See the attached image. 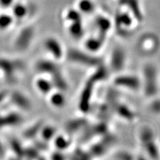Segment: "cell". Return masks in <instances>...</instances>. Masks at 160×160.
<instances>
[{"label": "cell", "instance_id": "obj_11", "mask_svg": "<svg viewBox=\"0 0 160 160\" xmlns=\"http://www.w3.org/2000/svg\"><path fill=\"white\" fill-rule=\"evenodd\" d=\"M44 47L48 53L56 61L61 60L65 57V52L63 46L57 38L52 37L47 38L44 42Z\"/></svg>", "mask_w": 160, "mask_h": 160}, {"label": "cell", "instance_id": "obj_20", "mask_svg": "<svg viewBox=\"0 0 160 160\" xmlns=\"http://www.w3.org/2000/svg\"><path fill=\"white\" fill-rule=\"evenodd\" d=\"M35 87L38 91L41 94L48 96L51 92L54 89L53 83L51 79H48L47 77H39L35 80Z\"/></svg>", "mask_w": 160, "mask_h": 160}, {"label": "cell", "instance_id": "obj_42", "mask_svg": "<svg viewBox=\"0 0 160 160\" xmlns=\"http://www.w3.org/2000/svg\"><path fill=\"white\" fill-rule=\"evenodd\" d=\"M10 92L8 91H6V90H2V91H0V103H2L4 102V100L6 99V98L9 97Z\"/></svg>", "mask_w": 160, "mask_h": 160}, {"label": "cell", "instance_id": "obj_16", "mask_svg": "<svg viewBox=\"0 0 160 160\" xmlns=\"http://www.w3.org/2000/svg\"><path fill=\"white\" fill-rule=\"evenodd\" d=\"M22 120V116L17 112L12 111L5 114H0V129L15 127L20 125Z\"/></svg>", "mask_w": 160, "mask_h": 160}, {"label": "cell", "instance_id": "obj_22", "mask_svg": "<svg viewBox=\"0 0 160 160\" xmlns=\"http://www.w3.org/2000/svg\"><path fill=\"white\" fill-rule=\"evenodd\" d=\"M45 122L42 119L37 120V122L31 124L27 128L24 130L22 136L25 139L28 140H33L39 135L40 131Z\"/></svg>", "mask_w": 160, "mask_h": 160}, {"label": "cell", "instance_id": "obj_12", "mask_svg": "<svg viewBox=\"0 0 160 160\" xmlns=\"http://www.w3.org/2000/svg\"><path fill=\"white\" fill-rule=\"evenodd\" d=\"M126 64V54L120 47H116L111 51L110 57V67L115 72H120L124 69Z\"/></svg>", "mask_w": 160, "mask_h": 160}, {"label": "cell", "instance_id": "obj_38", "mask_svg": "<svg viewBox=\"0 0 160 160\" xmlns=\"http://www.w3.org/2000/svg\"><path fill=\"white\" fill-rule=\"evenodd\" d=\"M48 143L47 142L44 141L42 139H40V140H36V142L33 144V146L37 148L38 151L39 152L41 151H47L48 149Z\"/></svg>", "mask_w": 160, "mask_h": 160}, {"label": "cell", "instance_id": "obj_18", "mask_svg": "<svg viewBox=\"0 0 160 160\" xmlns=\"http://www.w3.org/2000/svg\"><path fill=\"white\" fill-rule=\"evenodd\" d=\"M114 113L118 117L127 122H133L137 118V114L134 111L125 103L119 102L114 108Z\"/></svg>", "mask_w": 160, "mask_h": 160}, {"label": "cell", "instance_id": "obj_35", "mask_svg": "<svg viewBox=\"0 0 160 160\" xmlns=\"http://www.w3.org/2000/svg\"><path fill=\"white\" fill-rule=\"evenodd\" d=\"M13 16L9 14H3L0 15V30H6L13 25Z\"/></svg>", "mask_w": 160, "mask_h": 160}, {"label": "cell", "instance_id": "obj_27", "mask_svg": "<svg viewBox=\"0 0 160 160\" xmlns=\"http://www.w3.org/2000/svg\"><path fill=\"white\" fill-rule=\"evenodd\" d=\"M57 134V129L55 126L52 125H45L44 124L41 131H40L39 135L41 139L44 141L49 142L52 141L55 136Z\"/></svg>", "mask_w": 160, "mask_h": 160}, {"label": "cell", "instance_id": "obj_36", "mask_svg": "<svg viewBox=\"0 0 160 160\" xmlns=\"http://www.w3.org/2000/svg\"><path fill=\"white\" fill-rule=\"evenodd\" d=\"M73 159H91V158L88 151H84V150L81 148L76 149L75 151L73 152Z\"/></svg>", "mask_w": 160, "mask_h": 160}, {"label": "cell", "instance_id": "obj_15", "mask_svg": "<svg viewBox=\"0 0 160 160\" xmlns=\"http://www.w3.org/2000/svg\"><path fill=\"white\" fill-rule=\"evenodd\" d=\"M89 121L84 117H76L68 120L65 124V130L68 135L75 134L85 128Z\"/></svg>", "mask_w": 160, "mask_h": 160}, {"label": "cell", "instance_id": "obj_5", "mask_svg": "<svg viewBox=\"0 0 160 160\" xmlns=\"http://www.w3.org/2000/svg\"><path fill=\"white\" fill-rule=\"evenodd\" d=\"M136 20L131 12L122 11L118 13L115 17L114 25L118 34L126 37L131 34L133 21Z\"/></svg>", "mask_w": 160, "mask_h": 160}, {"label": "cell", "instance_id": "obj_7", "mask_svg": "<svg viewBox=\"0 0 160 160\" xmlns=\"http://www.w3.org/2000/svg\"><path fill=\"white\" fill-rule=\"evenodd\" d=\"M108 132V127L105 122L102 121L94 125H91L89 123L82 131V136L81 137L82 142L85 143L96 137H100Z\"/></svg>", "mask_w": 160, "mask_h": 160}, {"label": "cell", "instance_id": "obj_32", "mask_svg": "<svg viewBox=\"0 0 160 160\" xmlns=\"http://www.w3.org/2000/svg\"><path fill=\"white\" fill-rule=\"evenodd\" d=\"M64 19L67 22H73L82 21V13L77 9L70 8L65 12Z\"/></svg>", "mask_w": 160, "mask_h": 160}, {"label": "cell", "instance_id": "obj_43", "mask_svg": "<svg viewBox=\"0 0 160 160\" xmlns=\"http://www.w3.org/2000/svg\"><path fill=\"white\" fill-rule=\"evenodd\" d=\"M5 149H4L2 144L1 142H0V158L3 157L4 156H5Z\"/></svg>", "mask_w": 160, "mask_h": 160}, {"label": "cell", "instance_id": "obj_10", "mask_svg": "<svg viewBox=\"0 0 160 160\" xmlns=\"http://www.w3.org/2000/svg\"><path fill=\"white\" fill-rule=\"evenodd\" d=\"M22 67V63L17 60H12L5 58H0V71L5 76L6 79L13 81L15 74Z\"/></svg>", "mask_w": 160, "mask_h": 160}, {"label": "cell", "instance_id": "obj_39", "mask_svg": "<svg viewBox=\"0 0 160 160\" xmlns=\"http://www.w3.org/2000/svg\"><path fill=\"white\" fill-rule=\"evenodd\" d=\"M159 109H160L159 101V99H155L154 101L152 102V103L151 104V110L153 112V113H159Z\"/></svg>", "mask_w": 160, "mask_h": 160}, {"label": "cell", "instance_id": "obj_6", "mask_svg": "<svg viewBox=\"0 0 160 160\" xmlns=\"http://www.w3.org/2000/svg\"><path fill=\"white\" fill-rule=\"evenodd\" d=\"M35 34V30L31 25L24 27L18 33L14 42L16 49L19 51H25L29 48Z\"/></svg>", "mask_w": 160, "mask_h": 160}, {"label": "cell", "instance_id": "obj_1", "mask_svg": "<svg viewBox=\"0 0 160 160\" xmlns=\"http://www.w3.org/2000/svg\"><path fill=\"white\" fill-rule=\"evenodd\" d=\"M108 70L102 65L95 68V71L88 77L84 85L79 99V109L82 113H87L91 106V100L96 85L108 77Z\"/></svg>", "mask_w": 160, "mask_h": 160}, {"label": "cell", "instance_id": "obj_34", "mask_svg": "<svg viewBox=\"0 0 160 160\" xmlns=\"http://www.w3.org/2000/svg\"><path fill=\"white\" fill-rule=\"evenodd\" d=\"M23 158L26 159H40V152L33 145L24 148Z\"/></svg>", "mask_w": 160, "mask_h": 160}, {"label": "cell", "instance_id": "obj_14", "mask_svg": "<svg viewBox=\"0 0 160 160\" xmlns=\"http://www.w3.org/2000/svg\"><path fill=\"white\" fill-rule=\"evenodd\" d=\"M35 69L40 74L51 76L60 70V68L54 59H42L36 62Z\"/></svg>", "mask_w": 160, "mask_h": 160}, {"label": "cell", "instance_id": "obj_17", "mask_svg": "<svg viewBox=\"0 0 160 160\" xmlns=\"http://www.w3.org/2000/svg\"><path fill=\"white\" fill-rule=\"evenodd\" d=\"M105 39L106 37L99 34L97 36H92V37L88 38L84 43L85 51L92 53H97L103 47Z\"/></svg>", "mask_w": 160, "mask_h": 160}, {"label": "cell", "instance_id": "obj_23", "mask_svg": "<svg viewBox=\"0 0 160 160\" xmlns=\"http://www.w3.org/2000/svg\"><path fill=\"white\" fill-rule=\"evenodd\" d=\"M50 79L53 83L54 89L65 91L68 88V84L67 80H66L65 76L63 75L61 69L50 76Z\"/></svg>", "mask_w": 160, "mask_h": 160}, {"label": "cell", "instance_id": "obj_31", "mask_svg": "<svg viewBox=\"0 0 160 160\" xmlns=\"http://www.w3.org/2000/svg\"><path fill=\"white\" fill-rule=\"evenodd\" d=\"M139 137L142 145H143V144L149 142L152 140H154V133H153V130L150 128L149 127H143L139 132Z\"/></svg>", "mask_w": 160, "mask_h": 160}, {"label": "cell", "instance_id": "obj_8", "mask_svg": "<svg viewBox=\"0 0 160 160\" xmlns=\"http://www.w3.org/2000/svg\"><path fill=\"white\" fill-rule=\"evenodd\" d=\"M138 48L144 54H152L155 53L159 46L158 38L152 33H144L138 40Z\"/></svg>", "mask_w": 160, "mask_h": 160}, {"label": "cell", "instance_id": "obj_30", "mask_svg": "<svg viewBox=\"0 0 160 160\" xmlns=\"http://www.w3.org/2000/svg\"><path fill=\"white\" fill-rule=\"evenodd\" d=\"M77 5L78 11L85 14L92 13L95 10V5L91 0H79Z\"/></svg>", "mask_w": 160, "mask_h": 160}, {"label": "cell", "instance_id": "obj_24", "mask_svg": "<svg viewBox=\"0 0 160 160\" xmlns=\"http://www.w3.org/2000/svg\"><path fill=\"white\" fill-rule=\"evenodd\" d=\"M52 141H53V144L57 150L60 151L68 150L72 144L71 137L65 134H57Z\"/></svg>", "mask_w": 160, "mask_h": 160}, {"label": "cell", "instance_id": "obj_9", "mask_svg": "<svg viewBox=\"0 0 160 160\" xmlns=\"http://www.w3.org/2000/svg\"><path fill=\"white\" fill-rule=\"evenodd\" d=\"M113 84L122 88L137 91L142 87V81L137 76L131 74H120L113 79Z\"/></svg>", "mask_w": 160, "mask_h": 160}, {"label": "cell", "instance_id": "obj_29", "mask_svg": "<svg viewBox=\"0 0 160 160\" xmlns=\"http://www.w3.org/2000/svg\"><path fill=\"white\" fill-rule=\"evenodd\" d=\"M143 148L147 153V155L149 157H151L153 159H159V151L158 149V146L156 144L155 139L152 140V141L143 144Z\"/></svg>", "mask_w": 160, "mask_h": 160}, {"label": "cell", "instance_id": "obj_33", "mask_svg": "<svg viewBox=\"0 0 160 160\" xmlns=\"http://www.w3.org/2000/svg\"><path fill=\"white\" fill-rule=\"evenodd\" d=\"M11 148L13 152V153H14V155L17 156V157L19 158V159H22L24 148L25 147H23L19 140L16 139H12L11 141Z\"/></svg>", "mask_w": 160, "mask_h": 160}, {"label": "cell", "instance_id": "obj_40", "mask_svg": "<svg viewBox=\"0 0 160 160\" xmlns=\"http://www.w3.org/2000/svg\"><path fill=\"white\" fill-rule=\"evenodd\" d=\"M13 2L14 0H0V5L5 8H8L13 5Z\"/></svg>", "mask_w": 160, "mask_h": 160}, {"label": "cell", "instance_id": "obj_21", "mask_svg": "<svg viewBox=\"0 0 160 160\" xmlns=\"http://www.w3.org/2000/svg\"><path fill=\"white\" fill-rule=\"evenodd\" d=\"M64 91L53 89L48 95L49 102L53 108H62L66 105V97L63 93Z\"/></svg>", "mask_w": 160, "mask_h": 160}, {"label": "cell", "instance_id": "obj_37", "mask_svg": "<svg viewBox=\"0 0 160 160\" xmlns=\"http://www.w3.org/2000/svg\"><path fill=\"white\" fill-rule=\"evenodd\" d=\"M113 159H122V160H131L133 159V157L131 153L125 151H118L114 154Z\"/></svg>", "mask_w": 160, "mask_h": 160}, {"label": "cell", "instance_id": "obj_13", "mask_svg": "<svg viewBox=\"0 0 160 160\" xmlns=\"http://www.w3.org/2000/svg\"><path fill=\"white\" fill-rule=\"evenodd\" d=\"M10 100L11 103L18 108L24 111L31 109L32 104L31 100L25 93L19 91H13L9 93Z\"/></svg>", "mask_w": 160, "mask_h": 160}, {"label": "cell", "instance_id": "obj_25", "mask_svg": "<svg viewBox=\"0 0 160 160\" xmlns=\"http://www.w3.org/2000/svg\"><path fill=\"white\" fill-rule=\"evenodd\" d=\"M123 5H128L129 12L133 16L137 22H142L143 20V15L139 8V5L137 0H122Z\"/></svg>", "mask_w": 160, "mask_h": 160}, {"label": "cell", "instance_id": "obj_41", "mask_svg": "<svg viewBox=\"0 0 160 160\" xmlns=\"http://www.w3.org/2000/svg\"><path fill=\"white\" fill-rule=\"evenodd\" d=\"M51 158L53 159H57V160H59V159H65V156L63 155V153H62V151H56V152H54V153H53V154H52V157H51Z\"/></svg>", "mask_w": 160, "mask_h": 160}, {"label": "cell", "instance_id": "obj_2", "mask_svg": "<svg viewBox=\"0 0 160 160\" xmlns=\"http://www.w3.org/2000/svg\"><path fill=\"white\" fill-rule=\"evenodd\" d=\"M65 57L71 62L88 68H95L102 65V60L95 53L87 51L71 48L65 53Z\"/></svg>", "mask_w": 160, "mask_h": 160}, {"label": "cell", "instance_id": "obj_19", "mask_svg": "<svg viewBox=\"0 0 160 160\" xmlns=\"http://www.w3.org/2000/svg\"><path fill=\"white\" fill-rule=\"evenodd\" d=\"M94 25L96 26V28L98 31V34L105 37H107L108 32L111 31L112 27H113V24H112L111 20L102 15L97 16L96 17Z\"/></svg>", "mask_w": 160, "mask_h": 160}, {"label": "cell", "instance_id": "obj_26", "mask_svg": "<svg viewBox=\"0 0 160 160\" xmlns=\"http://www.w3.org/2000/svg\"><path fill=\"white\" fill-rule=\"evenodd\" d=\"M68 32L71 37L76 39H79L83 37L85 30L82 24V21L73 22L68 23Z\"/></svg>", "mask_w": 160, "mask_h": 160}, {"label": "cell", "instance_id": "obj_28", "mask_svg": "<svg viewBox=\"0 0 160 160\" xmlns=\"http://www.w3.org/2000/svg\"><path fill=\"white\" fill-rule=\"evenodd\" d=\"M12 11H13V18L17 19H25L28 13V9L27 5L22 2L13 4L12 5Z\"/></svg>", "mask_w": 160, "mask_h": 160}, {"label": "cell", "instance_id": "obj_4", "mask_svg": "<svg viewBox=\"0 0 160 160\" xmlns=\"http://www.w3.org/2000/svg\"><path fill=\"white\" fill-rule=\"evenodd\" d=\"M99 138V139L93 143L88 151L91 158L101 157L104 155L117 141L116 136L109 132Z\"/></svg>", "mask_w": 160, "mask_h": 160}, {"label": "cell", "instance_id": "obj_3", "mask_svg": "<svg viewBox=\"0 0 160 160\" xmlns=\"http://www.w3.org/2000/svg\"><path fill=\"white\" fill-rule=\"evenodd\" d=\"M143 87L144 93L147 97H155L159 91L158 71L153 64H146L143 68Z\"/></svg>", "mask_w": 160, "mask_h": 160}]
</instances>
